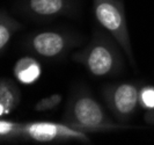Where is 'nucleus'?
<instances>
[{"label": "nucleus", "instance_id": "nucleus-8", "mask_svg": "<svg viewBox=\"0 0 154 145\" xmlns=\"http://www.w3.org/2000/svg\"><path fill=\"white\" fill-rule=\"evenodd\" d=\"M21 102V91L9 78H0V118L13 113Z\"/></svg>", "mask_w": 154, "mask_h": 145}, {"label": "nucleus", "instance_id": "nucleus-4", "mask_svg": "<svg viewBox=\"0 0 154 145\" xmlns=\"http://www.w3.org/2000/svg\"><path fill=\"white\" fill-rule=\"evenodd\" d=\"M93 14L101 28L115 38L136 69L123 0H93Z\"/></svg>", "mask_w": 154, "mask_h": 145}, {"label": "nucleus", "instance_id": "nucleus-6", "mask_svg": "<svg viewBox=\"0 0 154 145\" xmlns=\"http://www.w3.org/2000/svg\"><path fill=\"white\" fill-rule=\"evenodd\" d=\"M139 91L140 88L136 83H115L106 85L101 94L116 121L125 124L139 107Z\"/></svg>", "mask_w": 154, "mask_h": 145}, {"label": "nucleus", "instance_id": "nucleus-7", "mask_svg": "<svg viewBox=\"0 0 154 145\" xmlns=\"http://www.w3.org/2000/svg\"><path fill=\"white\" fill-rule=\"evenodd\" d=\"M19 11L34 21H50L60 16H74L79 0H19Z\"/></svg>", "mask_w": 154, "mask_h": 145}, {"label": "nucleus", "instance_id": "nucleus-2", "mask_svg": "<svg viewBox=\"0 0 154 145\" xmlns=\"http://www.w3.org/2000/svg\"><path fill=\"white\" fill-rule=\"evenodd\" d=\"M122 48L110 34L95 27L91 41L81 50L74 52L73 61L82 65L93 77H114L123 71Z\"/></svg>", "mask_w": 154, "mask_h": 145}, {"label": "nucleus", "instance_id": "nucleus-14", "mask_svg": "<svg viewBox=\"0 0 154 145\" xmlns=\"http://www.w3.org/2000/svg\"><path fill=\"white\" fill-rule=\"evenodd\" d=\"M145 121L148 124H154V109L147 110V114L145 115Z\"/></svg>", "mask_w": 154, "mask_h": 145}, {"label": "nucleus", "instance_id": "nucleus-10", "mask_svg": "<svg viewBox=\"0 0 154 145\" xmlns=\"http://www.w3.org/2000/svg\"><path fill=\"white\" fill-rule=\"evenodd\" d=\"M22 29V24L6 12L0 11V55L5 51L13 35Z\"/></svg>", "mask_w": 154, "mask_h": 145}, {"label": "nucleus", "instance_id": "nucleus-1", "mask_svg": "<svg viewBox=\"0 0 154 145\" xmlns=\"http://www.w3.org/2000/svg\"><path fill=\"white\" fill-rule=\"evenodd\" d=\"M63 122L87 134L131 128L128 124L112 121L86 86L77 87L71 92L63 115Z\"/></svg>", "mask_w": 154, "mask_h": 145}, {"label": "nucleus", "instance_id": "nucleus-13", "mask_svg": "<svg viewBox=\"0 0 154 145\" xmlns=\"http://www.w3.org/2000/svg\"><path fill=\"white\" fill-rule=\"evenodd\" d=\"M139 106L146 110L154 109V86L145 85L139 91Z\"/></svg>", "mask_w": 154, "mask_h": 145}, {"label": "nucleus", "instance_id": "nucleus-12", "mask_svg": "<svg viewBox=\"0 0 154 145\" xmlns=\"http://www.w3.org/2000/svg\"><path fill=\"white\" fill-rule=\"evenodd\" d=\"M63 101L62 94H51L49 96H44L36 102L34 109L36 112H48L57 108Z\"/></svg>", "mask_w": 154, "mask_h": 145}, {"label": "nucleus", "instance_id": "nucleus-3", "mask_svg": "<svg viewBox=\"0 0 154 145\" xmlns=\"http://www.w3.org/2000/svg\"><path fill=\"white\" fill-rule=\"evenodd\" d=\"M82 42V37L75 31L49 29L30 34L24 41V46L29 54L36 57L59 61L71 50L81 46Z\"/></svg>", "mask_w": 154, "mask_h": 145}, {"label": "nucleus", "instance_id": "nucleus-9", "mask_svg": "<svg viewBox=\"0 0 154 145\" xmlns=\"http://www.w3.org/2000/svg\"><path fill=\"white\" fill-rule=\"evenodd\" d=\"M15 79L23 85H31L36 83L42 74V66L35 57L24 56L17 59L13 68Z\"/></svg>", "mask_w": 154, "mask_h": 145}, {"label": "nucleus", "instance_id": "nucleus-5", "mask_svg": "<svg viewBox=\"0 0 154 145\" xmlns=\"http://www.w3.org/2000/svg\"><path fill=\"white\" fill-rule=\"evenodd\" d=\"M22 139L36 143H67L91 142L87 132L77 130L64 122L32 121L22 123Z\"/></svg>", "mask_w": 154, "mask_h": 145}, {"label": "nucleus", "instance_id": "nucleus-11", "mask_svg": "<svg viewBox=\"0 0 154 145\" xmlns=\"http://www.w3.org/2000/svg\"><path fill=\"white\" fill-rule=\"evenodd\" d=\"M22 139V123L0 118V142Z\"/></svg>", "mask_w": 154, "mask_h": 145}]
</instances>
